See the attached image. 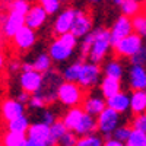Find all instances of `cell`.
Segmentation results:
<instances>
[{
	"label": "cell",
	"instance_id": "cell-21",
	"mask_svg": "<svg viewBox=\"0 0 146 146\" xmlns=\"http://www.w3.org/2000/svg\"><path fill=\"white\" fill-rule=\"evenodd\" d=\"M0 143L5 146H27V135L21 131L6 130L2 135Z\"/></svg>",
	"mask_w": 146,
	"mask_h": 146
},
{
	"label": "cell",
	"instance_id": "cell-3",
	"mask_svg": "<svg viewBox=\"0 0 146 146\" xmlns=\"http://www.w3.org/2000/svg\"><path fill=\"white\" fill-rule=\"evenodd\" d=\"M143 44V36H140L136 32H130L129 35L118 40L111 48L114 50V54L120 58H130L133 54H136Z\"/></svg>",
	"mask_w": 146,
	"mask_h": 146
},
{
	"label": "cell",
	"instance_id": "cell-38",
	"mask_svg": "<svg viewBox=\"0 0 146 146\" xmlns=\"http://www.w3.org/2000/svg\"><path fill=\"white\" fill-rule=\"evenodd\" d=\"M29 2L28 0H12V3L9 6V10H16L19 13H23L25 15L28 9H29Z\"/></svg>",
	"mask_w": 146,
	"mask_h": 146
},
{
	"label": "cell",
	"instance_id": "cell-29",
	"mask_svg": "<svg viewBox=\"0 0 146 146\" xmlns=\"http://www.w3.org/2000/svg\"><path fill=\"white\" fill-rule=\"evenodd\" d=\"M130 22H131L133 32L139 34L140 36L146 35V16H145L143 12H140V13H137L133 18H130Z\"/></svg>",
	"mask_w": 146,
	"mask_h": 146
},
{
	"label": "cell",
	"instance_id": "cell-23",
	"mask_svg": "<svg viewBox=\"0 0 146 146\" xmlns=\"http://www.w3.org/2000/svg\"><path fill=\"white\" fill-rule=\"evenodd\" d=\"M101 70L104 72V75L108 76V78H114V79H120L121 80L123 76H124V66H123V63H121L118 58H113V60H110V62H107Z\"/></svg>",
	"mask_w": 146,
	"mask_h": 146
},
{
	"label": "cell",
	"instance_id": "cell-30",
	"mask_svg": "<svg viewBox=\"0 0 146 146\" xmlns=\"http://www.w3.org/2000/svg\"><path fill=\"white\" fill-rule=\"evenodd\" d=\"M67 131V127L64 126V123L62 120H56L53 124H50V136L54 145H57V142L62 139V136Z\"/></svg>",
	"mask_w": 146,
	"mask_h": 146
},
{
	"label": "cell",
	"instance_id": "cell-26",
	"mask_svg": "<svg viewBox=\"0 0 146 146\" xmlns=\"http://www.w3.org/2000/svg\"><path fill=\"white\" fill-rule=\"evenodd\" d=\"M29 126V120L25 114L18 115L15 118L9 120L6 123V130H13V131H21V133H25L27 129Z\"/></svg>",
	"mask_w": 146,
	"mask_h": 146
},
{
	"label": "cell",
	"instance_id": "cell-31",
	"mask_svg": "<svg viewBox=\"0 0 146 146\" xmlns=\"http://www.w3.org/2000/svg\"><path fill=\"white\" fill-rule=\"evenodd\" d=\"M80 67H82V60L69 64V66L63 70V80L76 82V80H78V76H79V72H80Z\"/></svg>",
	"mask_w": 146,
	"mask_h": 146
},
{
	"label": "cell",
	"instance_id": "cell-13",
	"mask_svg": "<svg viewBox=\"0 0 146 146\" xmlns=\"http://www.w3.org/2000/svg\"><path fill=\"white\" fill-rule=\"evenodd\" d=\"M110 31V40H111V45H114L118 40H121L123 36L129 35L130 32H133L131 29V22L129 16L121 15L120 18H117V21L114 22V25Z\"/></svg>",
	"mask_w": 146,
	"mask_h": 146
},
{
	"label": "cell",
	"instance_id": "cell-18",
	"mask_svg": "<svg viewBox=\"0 0 146 146\" xmlns=\"http://www.w3.org/2000/svg\"><path fill=\"white\" fill-rule=\"evenodd\" d=\"M72 131L75 133L78 137L89 135V133H95L96 131V120H95V117L88 114V113H83L80 120L78 121V124L73 127Z\"/></svg>",
	"mask_w": 146,
	"mask_h": 146
},
{
	"label": "cell",
	"instance_id": "cell-22",
	"mask_svg": "<svg viewBox=\"0 0 146 146\" xmlns=\"http://www.w3.org/2000/svg\"><path fill=\"white\" fill-rule=\"evenodd\" d=\"M100 89H101V95L104 98H108V96H111V95L117 94L118 91H121V80L104 76V79L100 80Z\"/></svg>",
	"mask_w": 146,
	"mask_h": 146
},
{
	"label": "cell",
	"instance_id": "cell-34",
	"mask_svg": "<svg viewBox=\"0 0 146 146\" xmlns=\"http://www.w3.org/2000/svg\"><path fill=\"white\" fill-rule=\"evenodd\" d=\"M28 105L34 110H41L47 105L45 102V98H44V95L40 92V91H36L34 94L29 95V100H28Z\"/></svg>",
	"mask_w": 146,
	"mask_h": 146
},
{
	"label": "cell",
	"instance_id": "cell-2",
	"mask_svg": "<svg viewBox=\"0 0 146 146\" xmlns=\"http://www.w3.org/2000/svg\"><path fill=\"white\" fill-rule=\"evenodd\" d=\"M85 96V89L80 88L76 82L63 80L57 86V100L66 107L79 105Z\"/></svg>",
	"mask_w": 146,
	"mask_h": 146
},
{
	"label": "cell",
	"instance_id": "cell-41",
	"mask_svg": "<svg viewBox=\"0 0 146 146\" xmlns=\"http://www.w3.org/2000/svg\"><path fill=\"white\" fill-rule=\"evenodd\" d=\"M129 60H130V63H131V64H140V66H145V63H146V47L142 45V47H140V50H139L136 54H133Z\"/></svg>",
	"mask_w": 146,
	"mask_h": 146
},
{
	"label": "cell",
	"instance_id": "cell-27",
	"mask_svg": "<svg viewBox=\"0 0 146 146\" xmlns=\"http://www.w3.org/2000/svg\"><path fill=\"white\" fill-rule=\"evenodd\" d=\"M32 63V69L36 70V72H40V73H45L47 70H50L51 69V63H53V60L50 58V56H48V53H41L36 56V58L34 60Z\"/></svg>",
	"mask_w": 146,
	"mask_h": 146
},
{
	"label": "cell",
	"instance_id": "cell-35",
	"mask_svg": "<svg viewBox=\"0 0 146 146\" xmlns=\"http://www.w3.org/2000/svg\"><path fill=\"white\" fill-rule=\"evenodd\" d=\"M129 133H130V127L129 126H117L114 129V131L111 133V137L117 139L118 142H121L124 145L127 137H129Z\"/></svg>",
	"mask_w": 146,
	"mask_h": 146
},
{
	"label": "cell",
	"instance_id": "cell-48",
	"mask_svg": "<svg viewBox=\"0 0 146 146\" xmlns=\"http://www.w3.org/2000/svg\"><path fill=\"white\" fill-rule=\"evenodd\" d=\"M111 2L114 3V5H117V6H120V3L123 2V0H111Z\"/></svg>",
	"mask_w": 146,
	"mask_h": 146
},
{
	"label": "cell",
	"instance_id": "cell-28",
	"mask_svg": "<svg viewBox=\"0 0 146 146\" xmlns=\"http://www.w3.org/2000/svg\"><path fill=\"white\" fill-rule=\"evenodd\" d=\"M145 145H146V131L130 129L129 137H127L124 146H145Z\"/></svg>",
	"mask_w": 146,
	"mask_h": 146
},
{
	"label": "cell",
	"instance_id": "cell-36",
	"mask_svg": "<svg viewBox=\"0 0 146 146\" xmlns=\"http://www.w3.org/2000/svg\"><path fill=\"white\" fill-rule=\"evenodd\" d=\"M130 129H136V130H140V131H146V115H145V113L135 114V117L131 118Z\"/></svg>",
	"mask_w": 146,
	"mask_h": 146
},
{
	"label": "cell",
	"instance_id": "cell-32",
	"mask_svg": "<svg viewBox=\"0 0 146 146\" xmlns=\"http://www.w3.org/2000/svg\"><path fill=\"white\" fill-rule=\"evenodd\" d=\"M102 137L95 135V133H89V135H85L78 137L76 140V146H102Z\"/></svg>",
	"mask_w": 146,
	"mask_h": 146
},
{
	"label": "cell",
	"instance_id": "cell-46",
	"mask_svg": "<svg viewBox=\"0 0 146 146\" xmlns=\"http://www.w3.org/2000/svg\"><path fill=\"white\" fill-rule=\"evenodd\" d=\"M12 0H0V10H9Z\"/></svg>",
	"mask_w": 146,
	"mask_h": 146
},
{
	"label": "cell",
	"instance_id": "cell-25",
	"mask_svg": "<svg viewBox=\"0 0 146 146\" xmlns=\"http://www.w3.org/2000/svg\"><path fill=\"white\" fill-rule=\"evenodd\" d=\"M120 6H121V15L129 18H133L135 15L143 12V5L140 2H136V0H123Z\"/></svg>",
	"mask_w": 146,
	"mask_h": 146
},
{
	"label": "cell",
	"instance_id": "cell-15",
	"mask_svg": "<svg viewBox=\"0 0 146 146\" xmlns=\"http://www.w3.org/2000/svg\"><path fill=\"white\" fill-rule=\"evenodd\" d=\"M75 13H76V9L67 7V9H64L63 12H60V13L57 15V18L54 21V25H53V32H54L56 36L60 35V34H64V32L70 31L73 18H75Z\"/></svg>",
	"mask_w": 146,
	"mask_h": 146
},
{
	"label": "cell",
	"instance_id": "cell-1",
	"mask_svg": "<svg viewBox=\"0 0 146 146\" xmlns=\"http://www.w3.org/2000/svg\"><path fill=\"white\" fill-rule=\"evenodd\" d=\"M111 40H110V31L105 28H96L92 31V42L88 57L89 62L94 63H102L107 57L108 51L111 50Z\"/></svg>",
	"mask_w": 146,
	"mask_h": 146
},
{
	"label": "cell",
	"instance_id": "cell-14",
	"mask_svg": "<svg viewBox=\"0 0 146 146\" xmlns=\"http://www.w3.org/2000/svg\"><path fill=\"white\" fill-rule=\"evenodd\" d=\"M47 18H48L47 12L40 5L29 6L28 12L25 13V25L36 31V29L41 28L44 23L47 22Z\"/></svg>",
	"mask_w": 146,
	"mask_h": 146
},
{
	"label": "cell",
	"instance_id": "cell-17",
	"mask_svg": "<svg viewBox=\"0 0 146 146\" xmlns=\"http://www.w3.org/2000/svg\"><path fill=\"white\" fill-rule=\"evenodd\" d=\"M129 86L131 91H143L146 89V70L145 66L131 64L129 70Z\"/></svg>",
	"mask_w": 146,
	"mask_h": 146
},
{
	"label": "cell",
	"instance_id": "cell-7",
	"mask_svg": "<svg viewBox=\"0 0 146 146\" xmlns=\"http://www.w3.org/2000/svg\"><path fill=\"white\" fill-rule=\"evenodd\" d=\"M12 40H13V44H15V47L18 48L19 51H27V50H29V48L34 47V44L36 41L35 29L23 25L13 34Z\"/></svg>",
	"mask_w": 146,
	"mask_h": 146
},
{
	"label": "cell",
	"instance_id": "cell-12",
	"mask_svg": "<svg viewBox=\"0 0 146 146\" xmlns=\"http://www.w3.org/2000/svg\"><path fill=\"white\" fill-rule=\"evenodd\" d=\"M0 114H2V118L7 123L9 120L25 114V105L19 102L16 98H6L2 101V105H0Z\"/></svg>",
	"mask_w": 146,
	"mask_h": 146
},
{
	"label": "cell",
	"instance_id": "cell-42",
	"mask_svg": "<svg viewBox=\"0 0 146 146\" xmlns=\"http://www.w3.org/2000/svg\"><path fill=\"white\" fill-rule=\"evenodd\" d=\"M56 120H57V117H56V113H54V111H50V110H45V111H44V114H42V118H41V121H42V123H45L47 126L53 124Z\"/></svg>",
	"mask_w": 146,
	"mask_h": 146
},
{
	"label": "cell",
	"instance_id": "cell-44",
	"mask_svg": "<svg viewBox=\"0 0 146 146\" xmlns=\"http://www.w3.org/2000/svg\"><path fill=\"white\" fill-rule=\"evenodd\" d=\"M29 92H25V91H22V92H19L18 94V96H16V100L19 101V102H22L23 105H27L28 104V100H29Z\"/></svg>",
	"mask_w": 146,
	"mask_h": 146
},
{
	"label": "cell",
	"instance_id": "cell-6",
	"mask_svg": "<svg viewBox=\"0 0 146 146\" xmlns=\"http://www.w3.org/2000/svg\"><path fill=\"white\" fill-rule=\"evenodd\" d=\"M101 75H102V70L98 63L82 62V67H80L76 83L83 89H92L100 83Z\"/></svg>",
	"mask_w": 146,
	"mask_h": 146
},
{
	"label": "cell",
	"instance_id": "cell-20",
	"mask_svg": "<svg viewBox=\"0 0 146 146\" xmlns=\"http://www.w3.org/2000/svg\"><path fill=\"white\" fill-rule=\"evenodd\" d=\"M129 110L133 114H142L146 111V92L133 91L129 95Z\"/></svg>",
	"mask_w": 146,
	"mask_h": 146
},
{
	"label": "cell",
	"instance_id": "cell-8",
	"mask_svg": "<svg viewBox=\"0 0 146 146\" xmlns=\"http://www.w3.org/2000/svg\"><path fill=\"white\" fill-rule=\"evenodd\" d=\"M19 85L22 91L34 94L36 91H40L42 86V73L36 72V70H25L21 72L19 75Z\"/></svg>",
	"mask_w": 146,
	"mask_h": 146
},
{
	"label": "cell",
	"instance_id": "cell-33",
	"mask_svg": "<svg viewBox=\"0 0 146 146\" xmlns=\"http://www.w3.org/2000/svg\"><path fill=\"white\" fill-rule=\"evenodd\" d=\"M38 5L47 12V15H56L62 7L60 0H38Z\"/></svg>",
	"mask_w": 146,
	"mask_h": 146
},
{
	"label": "cell",
	"instance_id": "cell-43",
	"mask_svg": "<svg viewBox=\"0 0 146 146\" xmlns=\"http://www.w3.org/2000/svg\"><path fill=\"white\" fill-rule=\"evenodd\" d=\"M21 64H22V62H21V60H18V58L10 60V63H9V70H10V73H18V72H21Z\"/></svg>",
	"mask_w": 146,
	"mask_h": 146
},
{
	"label": "cell",
	"instance_id": "cell-50",
	"mask_svg": "<svg viewBox=\"0 0 146 146\" xmlns=\"http://www.w3.org/2000/svg\"><path fill=\"white\" fill-rule=\"evenodd\" d=\"M60 2H62V3H66V2H69V0H60Z\"/></svg>",
	"mask_w": 146,
	"mask_h": 146
},
{
	"label": "cell",
	"instance_id": "cell-45",
	"mask_svg": "<svg viewBox=\"0 0 146 146\" xmlns=\"http://www.w3.org/2000/svg\"><path fill=\"white\" fill-rule=\"evenodd\" d=\"M102 145H105V146H124L121 142H118L117 139H114V137H111V136L107 137V139L102 142Z\"/></svg>",
	"mask_w": 146,
	"mask_h": 146
},
{
	"label": "cell",
	"instance_id": "cell-40",
	"mask_svg": "<svg viewBox=\"0 0 146 146\" xmlns=\"http://www.w3.org/2000/svg\"><path fill=\"white\" fill-rule=\"evenodd\" d=\"M60 40H62L66 45H69L70 48H73V50H76V47H78V36H75L70 31H67V32H64V34H60V35H57Z\"/></svg>",
	"mask_w": 146,
	"mask_h": 146
},
{
	"label": "cell",
	"instance_id": "cell-19",
	"mask_svg": "<svg viewBox=\"0 0 146 146\" xmlns=\"http://www.w3.org/2000/svg\"><path fill=\"white\" fill-rule=\"evenodd\" d=\"M105 104H107V107L115 110L120 114L127 113L129 111V94L123 92V89H121L117 94L105 98Z\"/></svg>",
	"mask_w": 146,
	"mask_h": 146
},
{
	"label": "cell",
	"instance_id": "cell-16",
	"mask_svg": "<svg viewBox=\"0 0 146 146\" xmlns=\"http://www.w3.org/2000/svg\"><path fill=\"white\" fill-rule=\"evenodd\" d=\"M80 104H82L83 111L94 115V117H96L107 107L104 96L102 95H95V94H89L86 96H83V100H82Z\"/></svg>",
	"mask_w": 146,
	"mask_h": 146
},
{
	"label": "cell",
	"instance_id": "cell-39",
	"mask_svg": "<svg viewBox=\"0 0 146 146\" xmlns=\"http://www.w3.org/2000/svg\"><path fill=\"white\" fill-rule=\"evenodd\" d=\"M76 140H78V136L72 130H67L64 135L62 136V139L57 142V145H62V146H76Z\"/></svg>",
	"mask_w": 146,
	"mask_h": 146
},
{
	"label": "cell",
	"instance_id": "cell-5",
	"mask_svg": "<svg viewBox=\"0 0 146 146\" xmlns=\"http://www.w3.org/2000/svg\"><path fill=\"white\" fill-rule=\"evenodd\" d=\"M95 120H96V131H100V135L107 139V137L111 136L114 129L117 126H120L121 114L117 113L113 108L105 107L102 111L95 117Z\"/></svg>",
	"mask_w": 146,
	"mask_h": 146
},
{
	"label": "cell",
	"instance_id": "cell-37",
	"mask_svg": "<svg viewBox=\"0 0 146 146\" xmlns=\"http://www.w3.org/2000/svg\"><path fill=\"white\" fill-rule=\"evenodd\" d=\"M91 42H92V29L82 36V41H80V56L82 58H86L88 53H89V48H91Z\"/></svg>",
	"mask_w": 146,
	"mask_h": 146
},
{
	"label": "cell",
	"instance_id": "cell-49",
	"mask_svg": "<svg viewBox=\"0 0 146 146\" xmlns=\"http://www.w3.org/2000/svg\"><path fill=\"white\" fill-rule=\"evenodd\" d=\"M89 2H91V3H100L101 0H89Z\"/></svg>",
	"mask_w": 146,
	"mask_h": 146
},
{
	"label": "cell",
	"instance_id": "cell-24",
	"mask_svg": "<svg viewBox=\"0 0 146 146\" xmlns=\"http://www.w3.org/2000/svg\"><path fill=\"white\" fill-rule=\"evenodd\" d=\"M83 108L79 107V105H73V107H69V110L64 113L63 115V123L64 126L67 127V130H73V127H75L78 124V121L80 120L82 114H83Z\"/></svg>",
	"mask_w": 146,
	"mask_h": 146
},
{
	"label": "cell",
	"instance_id": "cell-11",
	"mask_svg": "<svg viewBox=\"0 0 146 146\" xmlns=\"http://www.w3.org/2000/svg\"><path fill=\"white\" fill-rule=\"evenodd\" d=\"M73 51L75 50L70 48L69 45H66L58 36L50 44V47H48V56H50V58L56 63H63L66 60H69L73 56Z\"/></svg>",
	"mask_w": 146,
	"mask_h": 146
},
{
	"label": "cell",
	"instance_id": "cell-52",
	"mask_svg": "<svg viewBox=\"0 0 146 146\" xmlns=\"http://www.w3.org/2000/svg\"><path fill=\"white\" fill-rule=\"evenodd\" d=\"M28 2H31V0H28Z\"/></svg>",
	"mask_w": 146,
	"mask_h": 146
},
{
	"label": "cell",
	"instance_id": "cell-9",
	"mask_svg": "<svg viewBox=\"0 0 146 146\" xmlns=\"http://www.w3.org/2000/svg\"><path fill=\"white\" fill-rule=\"evenodd\" d=\"M23 25H25V15L19 13L16 10H7V16H6V21L3 23L2 29H0V34L5 38H12L13 34Z\"/></svg>",
	"mask_w": 146,
	"mask_h": 146
},
{
	"label": "cell",
	"instance_id": "cell-51",
	"mask_svg": "<svg viewBox=\"0 0 146 146\" xmlns=\"http://www.w3.org/2000/svg\"><path fill=\"white\" fill-rule=\"evenodd\" d=\"M136 2H140V3H143V2H145V0H136Z\"/></svg>",
	"mask_w": 146,
	"mask_h": 146
},
{
	"label": "cell",
	"instance_id": "cell-10",
	"mask_svg": "<svg viewBox=\"0 0 146 146\" xmlns=\"http://www.w3.org/2000/svg\"><path fill=\"white\" fill-rule=\"evenodd\" d=\"M91 29H92V18L85 10H76L72 27H70V32L75 36H78V38H82Z\"/></svg>",
	"mask_w": 146,
	"mask_h": 146
},
{
	"label": "cell",
	"instance_id": "cell-4",
	"mask_svg": "<svg viewBox=\"0 0 146 146\" xmlns=\"http://www.w3.org/2000/svg\"><path fill=\"white\" fill-rule=\"evenodd\" d=\"M27 146H54L50 136V126L40 121L28 126L27 131Z\"/></svg>",
	"mask_w": 146,
	"mask_h": 146
},
{
	"label": "cell",
	"instance_id": "cell-47",
	"mask_svg": "<svg viewBox=\"0 0 146 146\" xmlns=\"http://www.w3.org/2000/svg\"><path fill=\"white\" fill-rule=\"evenodd\" d=\"M5 63H6V58H5V56L0 53V73H2V70L5 69Z\"/></svg>",
	"mask_w": 146,
	"mask_h": 146
}]
</instances>
